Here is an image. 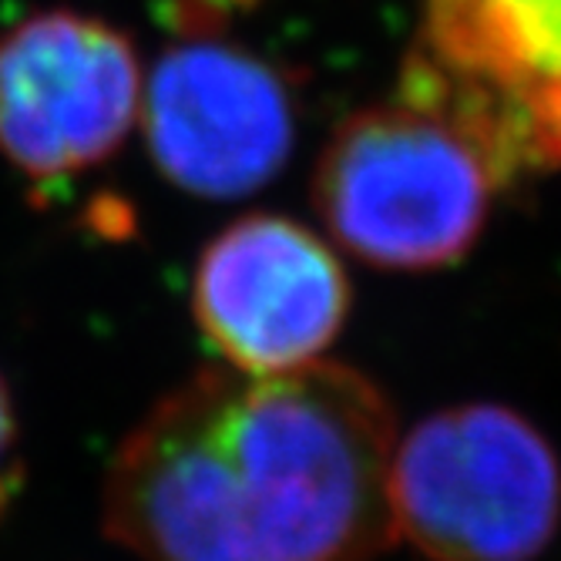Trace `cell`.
Returning <instances> with one entry per match:
<instances>
[{"label": "cell", "instance_id": "6da1fadb", "mask_svg": "<svg viewBox=\"0 0 561 561\" xmlns=\"http://www.w3.org/2000/svg\"><path fill=\"white\" fill-rule=\"evenodd\" d=\"M393 444L353 367H206L118 444L101 522L138 561H374L397 541Z\"/></svg>", "mask_w": 561, "mask_h": 561}, {"label": "cell", "instance_id": "7a4b0ae2", "mask_svg": "<svg viewBox=\"0 0 561 561\" xmlns=\"http://www.w3.org/2000/svg\"><path fill=\"white\" fill-rule=\"evenodd\" d=\"M525 165L512 101L414 50L393 105L350 115L327 141L313 206L367 266L427 273L481 239L494 195Z\"/></svg>", "mask_w": 561, "mask_h": 561}, {"label": "cell", "instance_id": "3957f363", "mask_svg": "<svg viewBox=\"0 0 561 561\" xmlns=\"http://www.w3.org/2000/svg\"><path fill=\"white\" fill-rule=\"evenodd\" d=\"M390 501L431 561H535L561 525V465L512 407H447L397 437Z\"/></svg>", "mask_w": 561, "mask_h": 561}, {"label": "cell", "instance_id": "277c9868", "mask_svg": "<svg viewBox=\"0 0 561 561\" xmlns=\"http://www.w3.org/2000/svg\"><path fill=\"white\" fill-rule=\"evenodd\" d=\"M141 112V65L125 31L37 11L0 31V159L34 182L108 162Z\"/></svg>", "mask_w": 561, "mask_h": 561}, {"label": "cell", "instance_id": "5b68a950", "mask_svg": "<svg viewBox=\"0 0 561 561\" xmlns=\"http://www.w3.org/2000/svg\"><path fill=\"white\" fill-rule=\"evenodd\" d=\"M350 313L336 252L286 216L226 226L195 263L192 317L226 367L286 374L317 364Z\"/></svg>", "mask_w": 561, "mask_h": 561}, {"label": "cell", "instance_id": "8992f818", "mask_svg": "<svg viewBox=\"0 0 561 561\" xmlns=\"http://www.w3.org/2000/svg\"><path fill=\"white\" fill-rule=\"evenodd\" d=\"M141 118L159 172L198 198H239L289 162L296 108L286 78L222 37L169 47L151 68Z\"/></svg>", "mask_w": 561, "mask_h": 561}, {"label": "cell", "instance_id": "52a82bcc", "mask_svg": "<svg viewBox=\"0 0 561 561\" xmlns=\"http://www.w3.org/2000/svg\"><path fill=\"white\" fill-rule=\"evenodd\" d=\"M421 50L507 98L525 118L561 94V0H427Z\"/></svg>", "mask_w": 561, "mask_h": 561}, {"label": "cell", "instance_id": "ba28073f", "mask_svg": "<svg viewBox=\"0 0 561 561\" xmlns=\"http://www.w3.org/2000/svg\"><path fill=\"white\" fill-rule=\"evenodd\" d=\"M156 21L182 41L222 37L229 27V0H159Z\"/></svg>", "mask_w": 561, "mask_h": 561}, {"label": "cell", "instance_id": "9c48e42d", "mask_svg": "<svg viewBox=\"0 0 561 561\" xmlns=\"http://www.w3.org/2000/svg\"><path fill=\"white\" fill-rule=\"evenodd\" d=\"M21 488H24V454H21L18 407L8 380L0 377V518L11 512Z\"/></svg>", "mask_w": 561, "mask_h": 561}, {"label": "cell", "instance_id": "30bf717a", "mask_svg": "<svg viewBox=\"0 0 561 561\" xmlns=\"http://www.w3.org/2000/svg\"><path fill=\"white\" fill-rule=\"evenodd\" d=\"M88 226L105 239H125L135 232V213L118 195H98L88 206Z\"/></svg>", "mask_w": 561, "mask_h": 561}]
</instances>
